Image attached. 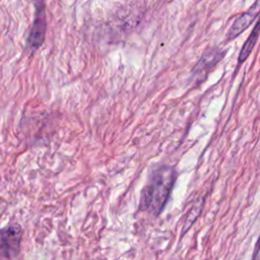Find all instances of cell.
I'll list each match as a JSON object with an SVG mask.
<instances>
[{
    "label": "cell",
    "mask_w": 260,
    "mask_h": 260,
    "mask_svg": "<svg viewBox=\"0 0 260 260\" xmlns=\"http://www.w3.org/2000/svg\"><path fill=\"white\" fill-rule=\"evenodd\" d=\"M176 170L162 165L153 171L142 192L141 208L158 216L164 210L177 179Z\"/></svg>",
    "instance_id": "6da1fadb"
},
{
    "label": "cell",
    "mask_w": 260,
    "mask_h": 260,
    "mask_svg": "<svg viewBox=\"0 0 260 260\" xmlns=\"http://www.w3.org/2000/svg\"><path fill=\"white\" fill-rule=\"evenodd\" d=\"M226 55V51L220 48H209L207 49L194 66L192 71L193 75L199 77V80H203L208 72L218 64Z\"/></svg>",
    "instance_id": "277c9868"
},
{
    "label": "cell",
    "mask_w": 260,
    "mask_h": 260,
    "mask_svg": "<svg viewBox=\"0 0 260 260\" xmlns=\"http://www.w3.org/2000/svg\"><path fill=\"white\" fill-rule=\"evenodd\" d=\"M259 25H260L259 22H257L255 27H254V30H253L252 34H250V36L248 37V39L245 42V44L243 45V47L241 49V52L239 54V60H238L239 65L249 57V55L252 52L254 46L256 45L257 40H258V36H259V31H258Z\"/></svg>",
    "instance_id": "8992f818"
},
{
    "label": "cell",
    "mask_w": 260,
    "mask_h": 260,
    "mask_svg": "<svg viewBox=\"0 0 260 260\" xmlns=\"http://www.w3.org/2000/svg\"><path fill=\"white\" fill-rule=\"evenodd\" d=\"M259 3H255V5L250 8L248 12H245L238 17H236L235 21L231 25L228 33H227V41H231L235 39L236 37L240 36L244 31H246L252 24L253 22L258 19L259 15V9H258Z\"/></svg>",
    "instance_id": "5b68a950"
},
{
    "label": "cell",
    "mask_w": 260,
    "mask_h": 260,
    "mask_svg": "<svg viewBox=\"0 0 260 260\" xmlns=\"http://www.w3.org/2000/svg\"><path fill=\"white\" fill-rule=\"evenodd\" d=\"M35 17L31 27L28 39L27 49L31 52L37 51L45 41L47 31V18H46V6L43 2L34 3Z\"/></svg>",
    "instance_id": "7a4b0ae2"
},
{
    "label": "cell",
    "mask_w": 260,
    "mask_h": 260,
    "mask_svg": "<svg viewBox=\"0 0 260 260\" xmlns=\"http://www.w3.org/2000/svg\"><path fill=\"white\" fill-rule=\"evenodd\" d=\"M23 234V228L18 223H11L0 229V257L14 259L19 255Z\"/></svg>",
    "instance_id": "3957f363"
}]
</instances>
